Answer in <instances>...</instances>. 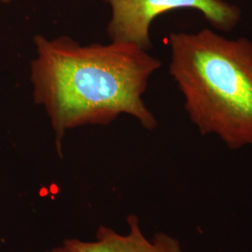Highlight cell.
I'll return each mask as SVG.
<instances>
[{
    "instance_id": "cell-6",
    "label": "cell",
    "mask_w": 252,
    "mask_h": 252,
    "mask_svg": "<svg viewBox=\"0 0 252 252\" xmlns=\"http://www.w3.org/2000/svg\"><path fill=\"white\" fill-rule=\"evenodd\" d=\"M0 1H2V2H4V3H9L10 0H0Z\"/></svg>"
},
{
    "instance_id": "cell-5",
    "label": "cell",
    "mask_w": 252,
    "mask_h": 252,
    "mask_svg": "<svg viewBox=\"0 0 252 252\" xmlns=\"http://www.w3.org/2000/svg\"><path fill=\"white\" fill-rule=\"evenodd\" d=\"M68 252L64 248L62 247V248H57V249H54V250H53V251H51V252Z\"/></svg>"
},
{
    "instance_id": "cell-2",
    "label": "cell",
    "mask_w": 252,
    "mask_h": 252,
    "mask_svg": "<svg viewBox=\"0 0 252 252\" xmlns=\"http://www.w3.org/2000/svg\"><path fill=\"white\" fill-rule=\"evenodd\" d=\"M169 73L201 135L232 150L252 146V41L210 28L168 38Z\"/></svg>"
},
{
    "instance_id": "cell-1",
    "label": "cell",
    "mask_w": 252,
    "mask_h": 252,
    "mask_svg": "<svg viewBox=\"0 0 252 252\" xmlns=\"http://www.w3.org/2000/svg\"><path fill=\"white\" fill-rule=\"evenodd\" d=\"M34 43L33 97L50 119L59 155L66 131L76 127L108 126L122 114L148 130L157 126L143 94L162 63L149 51L113 41L82 46L67 36L36 35Z\"/></svg>"
},
{
    "instance_id": "cell-3",
    "label": "cell",
    "mask_w": 252,
    "mask_h": 252,
    "mask_svg": "<svg viewBox=\"0 0 252 252\" xmlns=\"http://www.w3.org/2000/svg\"><path fill=\"white\" fill-rule=\"evenodd\" d=\"M112 9L108 35L111 41L152 48L150 28L153 20L164 12L193 9L201 12L218 31L229 32L241 20V9L225 0H105Z\"/></svg>"
},
{
    "instance_id": "cell-4",
    "label": "cell",
    "mask_w": 252,
    "mask_h": 252,
    "mask_svg": "<svg viewBox=\"0 0 252 252\" xmlns=\"http://www.w3.org/2000/svg\"><path fill=\"white\" fill-rule=\"evenodd\" d=\"M127 222L129 233L126 235L100 226L94 241L67 239L63 248L68 252H182L180 242L168 234L158 233L151 240L148 239L135 215H129Z\"/></svg>"
}]
</instances>
